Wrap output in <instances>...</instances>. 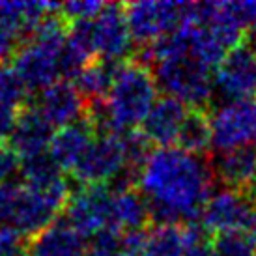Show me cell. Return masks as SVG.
<instances>
[{
	"label": "cell",
	"instance_id": "52a82bcc",
	"mask_svg": "<svg viewBox=\"0 0 256 256\" xmlns=\"http://www.w3.org/2000/svg\"><path fill=\"white\" fill-rule=\"evenodd\" d=\"M217 152L256 146V101H228L212 114Z\"/></svg>",
	"mask_w": 256,
	"mask_h": 256
},
{
	"label": "cell",
	"instance_id": "9a60e30c",
	"mask_svg": "<svg viewBox=\"0 0 256 256\" xmlns=\"http://www.w3.org/2000/svg\"><path fill=\"white\" fill-rule=\"evenodd\" d=\"M36 107L22 108L10 135V150L21 161L47 154L54 138V131Z\"/></svg>",
	"mask_w": 256,
	"mask_h": 256
},
{
	"label": "cell",
	"instance_id": "e0dca14e",
	"mask_svg": "<svg viewBox=\"0 0 256 256\" xmlns=\"http://www.w3.org/2000/svg\"><path fill=\"white\" fill-rule=\"evenodd\" d=\"M88 243L68 220H54L30 240V256H86Z\"/></svg>",
	"mask_w": 256,
	"mask_h": 256
},
{
	"label": "cell",
	"instance_id": "f546056e",
	"mask_svg": "<svg viewBox=\"0 0 256 256\" xmlns=\"http://www.w3.org/2000/svg\"><path fill=\"white\" fill-rule=\"evenodd\" d=\"M17 38L8 32L6 28L0 26V64H4V60L10 58L15 52V47H17Z\"/></svg>",
	"mask_w": 256,
	"mask_h": 256
},
{
	"label": "cell",
	"instance_id": "4316f807",
	"mask_svg": "<svg viewBox=\"0 0 256 256\" xmlns=\"http://www.w3.org/2000/svg\"><path fill=\"white\" fill-rule=\"evenodd\" d=\"M19 191H21V184H15V182L0 184V228L12 224Z\"/></svg>",
	"mask_w": 256,
	"mask_h": 256
},
{
	"label": "cell",
	"instance_id": "7402d4cb",
	"mask_svg": "<svg viewBox=\"0 0 256 256\" xmlns=\"http://www.w3.org/2000/svg\"><path fill=\"white\" fill-rule=\"evenodd\" d=\"M28 88L17 75L14 66L0 64V103L12 105L15 108H26Z\"/></svg>",
	"mask_w": 256,
	"mask_h": 256
},
{
	"label": "cell",
	"instance_id": "603a6c76",
	"mask_svg": "<svg viewBox=\"0 0 256 256\" xmlns=\"http://www.w3.org/2000/svg\"><path fill=\"white\" fill-rule=\"evenodd\" d=\"M214 250L215 256H256V245L245 230L217 234L214 240Z\"/></svg>",
	"mask_w": 256,
	"mask_h": 256
},
{
	"label": "cell",
	"instance_id": "484cf974",
	"mask_svg": "<svg viewBox=\"0 0 256 256\" xmlns=\"http://www.w3.org/2000/svg\"><path fill=\"white\" fill-rule=\"evenodd\" d=\"M0 256H30V242L26 236L10 226L0 228Z\"/></svg>",
	"mask_w": 256,
	"mask_h": 256
},
{
	"label": "cell",
	"instance_id": "f1b7e54d",
	"mask_svg": "<svg viewBox=\"0 0 256 256\" xmlns=\"http://www.w3.org/2000/svg\"><path fill=\"white\" fill-rule=\"evenodd\" d=\"M17 170H21L19 157L15 156L10 148L0 144V184L10 182V178H12Z\"/></svg>",
	"mask_w": 256,
	"mask_h": 256
},
{
	"label": "cell",
	"instance_id": "44dd1931",
	"mask_svg": "<svg viewBox=\"0 0 256 256\" xmlns=\"http://www.w3.org/2000/svg\"><path fill=\"white\" fill-rule=\"evenodd\" d=\"M187 247L185 224H156L146 232L144 256H184Z\"/></svg>",
	"mask_w": 256,
	"mask_h": 256
},
{
	"label": "cell",
	"instance_id": "d4e9b609",
	"mask_svg": "<svg viewBox=\"0 0 256 256\" xmlns=\"http://www.w3.org/2000/svg\"><path fill=\"white\" fill-rule=\"evenodd\" d=\"M107 4L96 2V0H75V2H66L60 6V14L70 24L77 21H90L105 10Z\"/></svg>",
	"mask_w": 256,
	"mask_h": 256
},
{
	"label": "cell",
	"instance_id": "3957f363",
	"mask_svg": "<svg viewBox=\"0 0 256 256\" xmlns=\"http://www.w3.org/2000/svg\"><path fill=\"white\" fill-rule=\"evenodd\" d=\"M70 42L88 58L118 62L131 50V30L126 19V8L107 4L96 19L70 24Z\"/></svg>",
	"mask_w": 256,
	"mask_h": 256
},
{
	"label": "cell",
	"instance_id": "6da1fadb",
	"mask_svg": "<svg viewBox=\"0 0 256 256\" xmlns=\"http://www.w3.org/2000/svg\"><path fill=\"white\" fill-rule=\"evenodd\" d=\"M208 161L182 148H157L140 174V189L156 224H191L212 198Z\"/></svg>",
	"mask_w": 256,
	"mask_h": 256
},
{
	"label": "cell",
	"instance_id": "277c9868",
	"mask_svg": "<svg viewBox=\"0 0 256 256\" xmlns=\"http://www.w3.org/2000/svg\"><path fill=\"white\" fill-rule=\"evenodd\" d=\"M124 8L131 36L142 45H150L185 26L198 24V2L144 0L126 4Z\"/></svg>",
	"mask_w": 256,
	"mask_h": 256
},
{
	"label": "cell",
	"instance_id": "8992f818",
	"mask_svg": "<svg viewBox=\"0 0 256 256\" xmlns=\"http://www.w3.org/2000/svg\"><path fill=\"white\" fill-rule=\"evenodd\" d=\"M112 187L82 185L70 196L66 220L82 236H96L112 224Z\"/></svg>",
	"mask_w": 256,
	"mask_h": 256
},
{
	"label": "cell",
	"instance_id": "cb8c5ba5",
	"mask_svg": "<svg viewBox=\"0 0 256 256\" xmlns=\"http://www.w3.org/2000/svg\"><path fill=\"white\" fill-rule=\"evenodd\" d=\"M124 236L120 230L108 226L92 236L86 256H120L124 249Z\"/></svg>",
	"mask_w": 256,
	"mask_h": 256
},
{
	"label": "cell",
	"instance_id": "ba28073f",
	"mask_svg": "<svg viewBox=\"0 0 256 256\" xmlns=\"http://www.w3.org/2000/svg\"><path fill=\"white\" fill-rule=\"evenodd\" d=\"M126 148L122 135H98L73 176L82 185L112 184L126 168Z\"/></svg>",
	"mask_w": 256,
	"mask_h": 256
},
{
	"label": "cell",
	"instance_id": "5bb4252c",
	"mask_svg": "<svg viewBox=\"0 0 256 256\" xmlns=\"http://www.w3.org/2000/svg\"><path fill=\"white\" fill-rule=\"evenodd\" d=\"M187 114L189 108L182 101L168 96L159 98L144 118L140 133L148 138L150 144H156L159 148H170V144L178 142Z\"/></svg>",
	"mask_w": 256,
	"mask_h": 256
},
{
	"label": "cell",
	"instance_id": "5b68a950",
	"mask_svg": "<svg viewBox=\"0 0 256 256\" xmlns=\"http://www.w3.org/2000/svg\"><path fill=\"white\" fill-rule=\"evenodd\" d=\"M157 88L164 96L182 101L192 108H204L215 92V77L212 70L191 54H180L161 60L154 66Z\"/></svg>",
	"mask_w": 256,
	"mask_h": 256
},
{
	"label": "cell",
	"instance_id": "2e32d148",
	"mask_svg": "<svg viewBox=\"0 0 256 256\" xmlns=\"http://www.w3.org/2000/svg\"><path fill=\"white\" fill-rule=\"evenodd\" d=\"M96 129L88 118L58 129L50 142L49 154L62 170H75L96 140Z\"/></svg>",
	"mask_w": 256,
	"mask_h": 256
},
{
	"label": "cell",
	"instance_id": "7c38bea8",
	"mask_svg": "<svg viewBox=\"0 0 256 256\" xmlns=\"http://www.w3.org/2000/svg\"><path fill=\"white\" fill-rule=\"evenodd\" d=\"M208 164L214 178L226 189L256 194V146L215 152Z\"/></svg>",
	"mask_w": 256,
	"mask_h": 256
},
{
	"label": "cell",
	"instance_id": "7a4b0ae2",
	"mask_svg": "<svg viewBox=\"0 0 256 256\" xmlns=\"http://www.w3.org/2000/svg\"><path fill=\"white\" fill-rule=\"evenodd\" d=\"M156 101L157 82L150 68L136 60L122 62L112 90L105 101L112 135H122L142 126Z\"/></svg>",
	"mask_w": 256,
	"mask_h": 256
},
{
	"label": "cell",
	"instance_id": "d6986e66",
	"mask_svg": "<svg viewBox=\"0 0 256 256\" xmlns=\"http://www.w3.org/2000/svg\"><path fill=\"white\" fill-rule=\"evenodd\" d=\"M120 62H110L103 58H94L80 72L77 80L78 92L82 94L86 103H100L107 101L108 94L112 90L116 75L120 72Z\"/></svg>",
	"mask_w": 256,
	"mask_h": 256
},
{
	"label": "cell",
	"instance_id": "4dcf8cb0",
	"mask_svg": "<svg viewBox=\"0 0 256 256\" xmlns=\"http://www.w3.org/2000/svg\"><path fill=\"white\" fill-rule=\"evenodd\" d=\"M184 256H215L214 243H210L208 240H202L198 243H192L187 247Z\"/></svg>",
	"mask_w": 256,
	"mask_h": 256
},
{
	"label": "cell",
	"instance_id": "30bf717a",
	"mask_svg": "<svg viewBox=\"0 0 256 256\" xmlns=\"http://www.w3.org/2000/svg\"><path fill=\"white\" fill-rule=\"evenodd\" d=\"M66 45L52 47V45L30 40L15 54L14 68L24 86L28 88V92H43L49 86L56 84L58 80H62L60 56Z\"/></svg>",
	"mask_w": 256,
	"mask_h": 256
},
{
	"label": "cell",
	"instance_id": "9c48e42d",
	"mask_svg": "<svg viewBox=\"0 0 256 256\" xmlns=\"http://www.w3.org/2000/svg\"><path fill=\"white\" fill-rule=\"evenodd\" d=\"M256 212V198L250 192L224 189L212 194L202 212V228L206 232L224 234L236 230H249Z\"/></svg>",
	"mask_w": 256,
	"mask_h": 256
},
{
	"label": "cell",
	"instance_id": "83f0119b",
	"mask_svg": "<svg viewBox=\"0 0 256 256\" xmlns=\"http://www.w3.org/2000/svg\"><path fill=\"white\" fill-rule=\"evenodd\" d=\"M21 112V108H15L12 105H6V103H0V144H2V140L10 138Z\"/></svg>",
	"mask_w": 256,
	"mask_h": 256
},
{
	"label": "cell",
	"instance_id": "ffe728a7",
	"mask_svg": "<svg viewBox=\"0 0 256 256\" xmlns=\"http://www.w3.org/2000/svg\"><path fill=\"white\" fill-rule=\"evenodd\" d=\"M180 148L192 156H202L214 146L212 116L204 108H189L178 136Z\"/></svg>",
	"mask_w": 256,
	"mask_h": 256
},
{
	"label": "cell",
	"instance_id": "8fae6325",
	"mask_svg": "<svg viewBox=\"0 0 256 256\" xmlns=\"http://www.w3.org/2000/svg\"><path fill=\"white\" fill-rule=\"evenodd\" d=\"M215 90L228 101H247L256 96V50L238 45L215 73Z\"/></svg>",
	"mask_w": 256,
	"mask_h": 256
},
{
	"label": "cell",
	"instance_id": "ac0fdd59",
	"mask_svg": "<svg viewBox=\"0 0 256 256\" xmlns=\"http://www.w3.org/2000/svg\"><path fill=\"white\" fill-rule=\"evenodd\" d=\"M114 191V189H112ZM152 219L148 200L144 194H138L135 189L114 191L112 198V224L122 234L142 232L146 230V222Z\"/></svg>",
	"mask_w": 256,
	"mask_h": 256
},
{
	"label": "cell",
	"instance_id": "4fadbf2b",
	"mask_svg": "<svg viewBox=\"0 0 256 256\" xmlns=\"http://www.w3.org/2000/svg\"><path fill=\"white\" fill-rule=\"evenodd\" d=\"M36 108L52 128L62 129L84 120L88 103L73 82L58 80L40 94Z\"/></svg>",
	"mask_w": 256,
	"mask_h": 256
}]
</instances>
